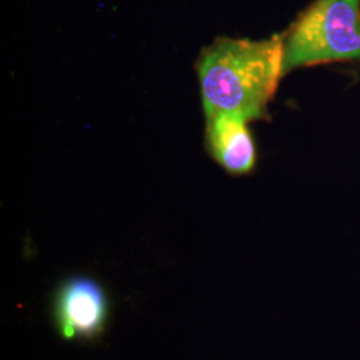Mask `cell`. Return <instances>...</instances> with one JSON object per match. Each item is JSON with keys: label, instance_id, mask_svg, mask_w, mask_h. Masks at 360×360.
Wrapping results in <instances>:
<instances>
[{"label": "cell", "instance_id": "cell-1", "mask_svg": "<svg viewBox=\"0 0 360 360\" xmlns=\"http://www.w3.org/2000/svg\"><path fill=\"white\" fill-rule=\"evenodd\" d=\"M198 75L206 116L262 119L284 75L283 38L218 39L202 52Z\"/></svg>", "mask_w": 360, "mask_h": 360}, {"label": "cell", "instance_id": "cell-2", "mask_svg": "<svg viewBox=\"0 0 360 360\" xmlns=\"http://www.w3.org/2000/svg\"><path fill=\"white\" fill-rule=\"evenodd\" d=\"M360 60V0H316L283 39V74Z\"/></svg>", "mask_w": 360, "mask_h": 360}, {"label": "cell", "instance_id": "cell-3", "mask_svg": "<svg viewBox=\"0 0 360 360\" xmlns=\"http://www.w3.org/2000/svg\"><path fill=\"white\" fill-rule=\"evenodd\" d=\"M111 304L103 287L89 275H71L52 295V322L63 340L92 342L105 333Z\"/></svg>", "mask_w": 360, "mask_h": 360}, {"label": "cell", "instance_id": "cell-4", "mask_svg": "<svg viewBox=\"0 0 360 360\" xmlns=\"http://www.w3.org/2000/svg\"><path fill=\"white\" fill-rule=\"evenodd\" d=\"M248 120L235 114L207 116V147L219 166L232 175H245L255 166V144Z\"/></svg>", "mask_w": 360, "mask_h": 360}]
</instances>
